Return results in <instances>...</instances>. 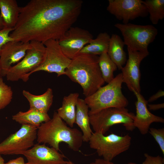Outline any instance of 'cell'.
Here are the masks:
<instances>
[{
    "label": "cell",
    "instance_id": "36",
    "mask_svg": "<svg viewBox=\"0 0 164 164\" xmlns=\"http://www.w3.org/2000/svg\"><path fill=\"white\" fill-rule=\"evenodd\" d=\"M109 163H110V164H115L113 162H110ZM127 164H137L135 162H130L128 163Z\"/></svg>",
    "mask_w": 164,
    "mask_h": 164
},
{
    "label": "cell",
    "instance_id": "37",
    "mask_svg": "<svg viewBox=\"0 0 164 164\" xmlns=\"http://www.w3.org/2000/svg\"><path fill=\"white\" fill-rule=\"evenodd\" d=\"M66 164H75L70 161H67Z\"/></svg>",
    "mask_w": 164,
    "mask_h": 164
},
{
    "label": "cell",
    "instance_id": "15",
    "mask_svg": "<svg viewBox=\"0 0 164 164\" xmlns=\"http://www.w3.org/2000/svg\"><path fill=\"white\" fill-rule=\"evenodd\" d=\"M30 42L11 41L4 44L0 55V66L2 77L12 66L20 61L31 47Z\"/></svg>",
    "mask_w": 164,
    "mask_h": 164
},
{
    "label": "cell",
    "instance_id": "23",
    "mask_svg": "<svg viewBox=\"0 0 164 164\" xmlns=\"http://www.w3.org/2000/svg\"><path fill=\"white\" fill-rule=\"evenodd\" d=\"M111 36L105 32L99 33L94 39H91L80 53L96 55L107 52Z\"/></svg>",
    "mask_w": 164,
    "mask_h": 164
},
{
    "label": "cell",
    "instance_id": "38",
    "mask_svg": "<svg viewBox=\"0 0 164 164\" xmlns=\"http://www.w3.org/2000/svg\"><path fill=\"white\" fill-rule=\"evenodd\" d=\"M2 71L1 67L0 66V78L2 77Z\"/></svg>",
    "mask_w": 164,
    "mask_h": 164
},
{
    "label": "cell",
    "instance_id": "27",
    "mask_svg": "<svg viewBox=\"0 0 164 164\" xmlns=\"http://www.w3.org/2000/svg\"><path fill=\"white\" fill-rule=\"evenodd\" d=\"M148 132L153 137L164 155V128H150Z\"/></svg>",
    "mask_w": 164,
    "mask_h": 164
},
{
    "label": "cell",
    "instance_id": "32",
    "mask_svg": "<svg viewBox=\"0 0 164 164\" xmlns=\"http://www.w3.org/2000/svg\"><path fill=\"white\" fill-rule=\"evenodd\" d=\"M148 109L150 110L155 111L161 109L163 108H164V103L155 104H148L147 105Z\"/></svg>",
    "mask_w": 164,
    "mask_h": 164
},
{
    "label": "cell",
    "instance_id": "21",
    "mask_svg": "<svg viewBox=\"0 0 164 164\" xmlns=\"http://www.w3.org/2000/svg\"><path fill=\"white\" fill-rule=\"evenodd\" d=\"M125 45L123 40L119 36L115 34L112 35L107 53L119 70H121L127 60L124 49Z\"/></svg>",
    "mask_w": 164,
    "mask_h": 164
},
{
    "label": "cell",
    "instance_id": "13",
    "mask_svg": "<svg viewBox=\"0 0 164 164\" xmlns=\"http://www.w3.org/2000/svg\"><path fill=\"white\" fill-rule=\"evenodd\" d=\"M127 50L128 59L126 65L121 70L123 83L126 84L131 91H135L140 93V64L149 53L133 51L128 48Z\"/></svg>",
    "mask_w": 164,
    "mask_h": 164
},
{
    "label": "cell",
    "instance_id": "22",
    "mask_svg": "<svg viewBox=\"0 0 164 164\" xmlns=\"http://www.w3.org/2000/svg\"><path fill=\"white\" fill-rule=\"evenodd\" d=\"M50 119L47 113L31 108L25 112L20 111L12 116V119L19 124L30 125L37 128Z\"/></svg>",
    "mask_w": 164,
    "mask_h": 164
},
{
    "label": "cell",
    "instance_id": "28",
    "mask_svg": "<svg viewBox=\"0 0 164 164\" xmlns=\"http://www.w3.org/2000/svg\"><path fill=\"white\" fill-rule=\"evenodd\" d=\"M13 29L14 28H4L0 30V55L3 46L9 42L13 41L10 34Z\"/></svg>",
    "mask_w": 164,
    "mask_h": 164
},
{
    "label": "cell",
    "instance_id": "19",
    "mask_svg": "<svg viewBox=\"0 0 164 164\" xmlns=\"http://www.w3.org/2000/svg\"><path fill=\"white\" fill-rule=\"evenodd\" d=\"M22 94L29 102V108L42 112L47 113L53 102V91L50 88L40 95H34L25 90L23 91Z\"/></svg>",
    "mask_w": 164,
    "mask_h": 164
},
{
    "label": "cell",
    "instance_id": "35",
    "mask_svg": "<svg viewBox=\"0 0 164 164\" xmlns=\"http://www.w3.org/2000/svg\"><path fill=\"white\" fill-rule=\"evenodd\" d=\"M5 160L3 157L0 155V164H5Z\"/></svg>",
    "mask_w": 164,
    "mask_h": 164
},
{
    "label": "cell",
    "instance_id": "20",
    "mask_svg": "<svg viewBox=\"0 0 164 164\" xmlns=\"http://www.w3.org/2000/svg\"><path fill=\"white\" fill-rule=\"evenodd\" d=\"M20 9L15 0H0V14L4 28H14L19 19Z\"/></svg>",
    "mask_w": 164,
    "mask_h": 164
},
{
    "label": "cell",
    "instance_id": "1",
    "mask_svg": "<svg viewBox=\"0 0 164 164\" xmlns=\"http://www.w3.org/2000/svg\"><path fill=\"white\" fill-rule=\"evenodd\" d=\"M83 4L82 0H31L20 8L10 36L25 43L58 40L76 21Z\"/></svg>",
    "mask_w": 164,
    "mask_h": 164
},
{
    "label": "cell",
    "instance_id": "6",
    "mask_svg": "<svg viewBox=\"0 0 164 164\" xmlns=\"http://www.w3.org/2000/svg\"><path fill=\"white\" fill-rule=\"evenodd\" d=\"M114 26L120 31L128 49L146 53H149L148 46L158 33V29L151 25L117 23Z\"/></svg>",
    "mask_w": 164,
    "mask_h": 164
},
{
    "label": "cell",
    "instance_id": "4",
    "mask_svg": "<svg viewBox=\"0 0 164 164\" xmlns=\"http://www.w3.org/2000/svg\"><path fill=\"white\" fill-rule=\"evenodd\" d=\"M123 83L121 73L106 85L101 87L93 94L85 97L84 100L90 109L89 114H94L108 108H126L128 101L122 91Z\"/></svg>",
    "mask_w": 164,
    "mask_h": 164
},
{
    "label": "cell",
    "instance_id": "2",
    "mask_svg": "<svg viewBox=\"0 0 164 164\" xmlns=\"http://www.w3.org/2000/svg\"><path fill=\"white\" fill-rule=\"evenodd\" d=\"M98 55L79 53L71 60L65 75L81 87L85 97L91 95L105 82L98 64Z\"/></svg>",
    "mask_w": 164,
    "mask_h": 164
},
{
    "label": "cell",
    "instance_id": "24",
    "mask_svg": "<svg viewBox=\"0 0 164 164\" xmlns=\"http://www.w3.org/2000/svg\"><path fill=\"white\" fill-rule=\"evenodd\" d=\"M149 15V19L152 24H157L164 18V0L142 1Z\"/></svg>",
    "mask_w": 164,
    "mask_h": 164
},
{
    "label": "cell",
    "instance_id": "5",
    "mask_svg": "<svg viewBox=\"0 0 164 164\" xmlns=\"http://www.w3.org/2000/svg\"><path fill=\"white\" fill-rule=\"evenodd\" d=\"M132 138L128 134L120 135L114 133L106 135L93 132L88 141L89 146L105 160L111 162L117 156L127 151L131 144Z\"/></svg>",
    "mask_w": 164,
    "mask_h": 164
},
{
    "label": "cell",
    "instance_id": "29",
    "mask_svg": "<svg viewBox=\"0 0 164 164\" xmlns=\"http://www.w3.org/2000/svg\"><path fill=\"white\" fill-rule=\"evenodd\" d=\"M145 159L142 164H164V159L158 155L152 156L147 153L144 154Z\"/></svg>",
    "mask_w": 164,
    "mask_h": 164
},
{
    "label": "cell",
    "instance_id": "18",
    "mask_svg": "<svg viewBox=\"0 0 164 164\" xmlns=\"http://www.w3.org/2000/svg\"><path fill=\"white\" fill-rule=\"evenodd\" d=\"M79 96L77 93H71L64 96L61 106L57 110L59 116L71 128L75 123L76 106Z\"/></svg>",
    "mask_w": 164,
    "mask_h": 164
},
{
    "label": "cell",
    "instance_id": "17",
    "mask_svg": "<svg viewBox=\"0 0 164 164\" xmlns=\"http://www.w3.org/2000/svg\"><path fill=\"white\" fill-rule=\"evenodd\" d=\"M89 107L84 99L78 98L76 106L75 123L81 129L84 142H88L93 132L91 127Z\"/></svg>",
    "mask_w": 164,
    "mask_h": 164
},
{
    "label": "cell",
    "instance_id": "25",
    "mask_svg": "<svg viewBox=\"0 0 164 164\" xmlns=\"http://www.w3.org/2000/svg\"><path fill=\"white\" fill-rule=\"evenodd\" d=\"M98 64L104 82L109 83L114 78L113 73L118 68L117 66L111 60L106 52L99 56Z\"/></svg>",
    "mask_w": 164,
    "mask_h": 164
},
{
    "label": "cell",
    "instance_id": "7",
    "mask_svg": "<svg viewBox=\"0 0 164 164\" xmlns=\"http://www.w3.org/2000/svg\"><path fill=\"white\" fill-rule=\"evenodd\" d=\"M89 114L94 132L104 134L111 127L118 124H122L128 131H132L135 128L133 124L135 114L126 108H108Z\"/></svg>",
    "mask_w": 164,
    "mask_h": 164
},
{
    "label": "cell",
    "instance_id": "31",
    "mask_svg": "<svg viewBox=\"0 0 164 164\" xmlns=\"http://www.w3.org/2000/svg\"><path fill=\"white\" fill-rule=\"evenodd\" d=\"M5 164H27L25 163L24 158L19 157L14 159L10 160Z\"/></svg>",
    "mask_w": 164,
    "mask_h": 164
},
{
    "label": "cell",
    "instance_id": "3",
    "mask_svg": "<svg viewBox=\"0 0 164 164\" xmlns=\"http://www.w3.org/2000/svg\"><path fill=\"white\" fill-rule=\"evenodd\" d=\"M36 139L38 143L48 144L58 151L59 144L63 142L73 151H78L84 142L81 132L68 126L56 112L52 118L37 128Z\"/></svg>",
    "mask_w": 164,
    "mask_h": 164
},
{
    "label": "cell",
    "instance_id": "30",
    "mask_svg": "<svg viewBox=\"0 0 164 164\" xmlns=\"http://www.w3.org/2000/svg\"><path fill=\"white\" fill-rule=\"evenodd\" d=\"M164 92L161 90H159L156 93L151 96L147 101V102H152L159 98L164 96Z\"/></svg>",
    "mask_w": 164,
    "mask_h": 164
},
{
    "label": "cell",
    "instance_id": "16",
    "mask_svg": "<svg viewBox=\"0 0 164 164\" xmlns=\"http://www.w3.org/2000/svg\"><path fill=\"white\" fill-rule=\"evenodd\" d=\"M137 98L135 103L136 114L133 121L135 128H137L142 135L148 132L151 125L154 122L164 123L163 118L155 115L149 111L148 102L140 93L133 91Z\"/></svg>",
    "mask_w": 164,
    "mask_h": 164
},
{
    "label": "cell",
    "instance_id": "11",
    "mask_svg": "<svg viewBox=\"0 0 164 164\" xmlns=\"http://www.w3.org/2000/svg\"><path fill=\"white\" fill-rule=\"evenodd\" d=\"M107 10L124 24L148 15L142 0H109Z\"/></svg>",
    "mask_w": 164,
    "mask_h": 164
},
{
    "label": "cell",
    "instance_id": "33",
    "mask_svg": "<svg viewBox=\"0 0 164 164\" xmlns=\"http://www.w3.org/2000/svg\"><path fill=\"white\" fill-rule=\"evenodd\" d=\"M110 162H108L103 159H97L89 164H110Z\"/></svg>",
    "mask_w": 164,
    "mask_h": 164
},
{
    "label": "cell",
    "instance_id": "8",
    "mask_svg": "<svg viewBox=\"0 0 164 164\" xmlns=\"http://www.w3.org/2000/svg\"><path fill=\"white\" fill-rule=\"evenodd\" d=\"M31 47L23 58L16 64L11 67L6 72L7 80L15 81L22 80L26 82L28 75L42 62L46 48L42 43L32 41Z\"/></svg>",
    "mask_w": 164,
    "mask_h": 164
},
{
    "label": "cell",
    "instance_id": "26",
    "mask_svg": "<svg viewBox=\"0 0 164 164\" xmlns=\"http://www.w3.org/2000/svg\"><path fill=\"white\" fill-rule=\"evenodd\" d=\"M13 91L11 87L0 78V110L4 109L11 102L12 98Z\"/></svg>",
    "mask_w": 164,
    "mask_h": 164
},
{
    "label": "cell",
    "instance_id": "14",
    "mask_svg": "<svg viewBox=\"0 0 164 164\" xmlns=\"http://www.w3.org/2000/svg\"><path fill=\"white\" fill-rule=\"evenodd\" d=\"M27 164H66L64 155L45 144H36L22 154Z\"/></svg>",
    "mask_w": 164,
    "mask_h": 164
},
{
    "label": "cell",
    "instance_id": "10",
    "mask_svg": "<svg viewBox=\"0 0 164 164\" xmlns=\"http://www.w3.org/2000/svg\"><path fill=\"white\" fill-rule=\"evenodd\" d=\"M46 50L43 60L40 64L27 76L34 73L43 71L56 73L57 77L65 75V70L70 65L71 60L63 53L57 40L50 39L43 43Z\"/></svg>",
    "mask_w": 164,
    "mask_h": 164
},
{
    "label": "cell",
    "instance_id": "34",
    "mask_svg": "<svg viewBox=\"0 0 164 164\" xmlns=\"http://www.w3.org/2000/svg\"><path fill=\"white\" fill-rule=\"evenodd\" d=\"M4 28V25L2 18L0 13V30Z\"/></svg>",
    "mask_w": 164,
    "mask_h": 164
},
{
    "label": "cell",
    "instance_id": "9",
    "mask_svg": "<svg viewBox=\"0 0 164 164\" xmlns=\"http://www.w3.org/2000/svg\"><path fill=\"white\" fill-rule=\"evenodd\" d=\"M37 129L30 125H22L19 130L0 143V155H22L34 145Z\"/></svg>",
    "mask_w": 164,
    "mask_h": 164
},
{
    "label": "cell",
    "instance_id": "12",
    "mask_svg": "<svg viewBox=\"0 0 164 164\" xmlns=\"http://www.w3.org/2000/svg\"><path fill=\"white\" fill-rule=\"evenodd\" d=\"M92 39V35L87 30L72 26L58 40L63 53L72 60Z\"/></svg>",
    "mask_w": 164,
    "mask_h": 164
}]
</instances>
